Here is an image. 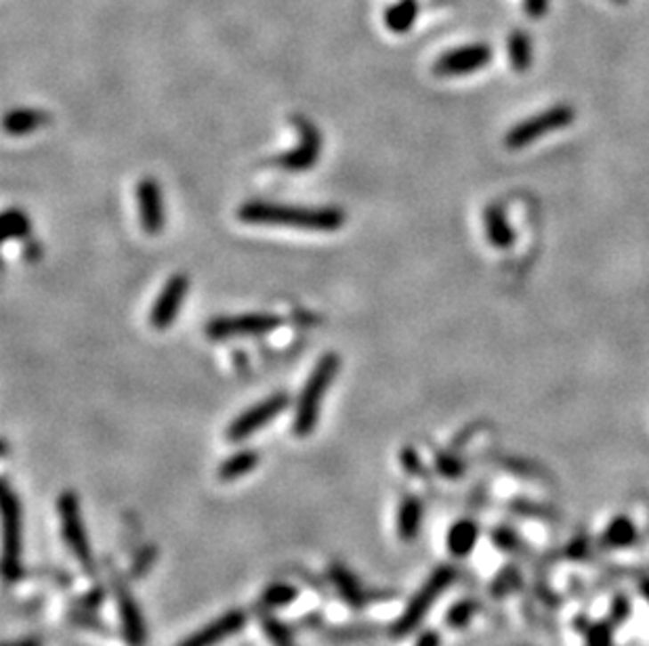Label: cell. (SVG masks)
<instances>
[{
	"label": "cell",
	"instance_id": "obj_11",
	"mask_svg": "<svg viewBox=\"0 0 649 646\" xmlns=\"http://www.w3.org/2000/svg\"><path fill=\"white\" fill-rule=\"evenodd\" d=\"M187 290H190V278L185 273H174L166 279L162 292L158 294L154 307L150 311V323L156 330H168L177 319L181 304H183Z\"/></svg>",
	"mask_w": 649,
	"mask_h": 646
},
{
	"label": "cell",
	"instance_id": "obj_40",
	"mask_svg": "<svg viewBox=\"0 0 649 646\" xmlns=\"http://www.w3.org/2000/svg\"><path fill=\"white\" fill-rule=\"evenodd\" d=\"M4 646H43V640L37 638V636H30V638L13 640V642H7Z\"/></svg>",
	"mask_w": 649,
	"mask_h": 646
},
{
	"label": "cell",
	"instance_id": "obj_31",
	"mask_svg": "<svg viewBox=\"0 0 649 646\" xmlns=\"http://www.w3.org/2000/svg\"><path fill=\"white\" fill-rule=\"evenodd\" d=\"M613 626L610 619L599 621V624H590L584 632L587 636V646H612L613 644Z\"/></svg>",
	"mask_w": 649,
	"mask_h": 646
},
{
	"label": "cell",
	"instance_id": "obj_29",
	"mask_svg": "<svg viewBox=\"0 0 649 646\" xmlns=\"http://www.w3.org/2000/svg\"><path fill=\"white\" fill-rule=\"evenodd\" d=\"M492 542L496 548L502 552H508V554H522V552H525L523 539L519 537V533L511 527H505V525L496 527L492 531Z\"/></svg>",
	"mask_w": 649,
	"mask_h": 646
},
{
	"label": "cell",
	"instance_id": "obj_27",
	"mask_svg": "<svg viewBox=\"0 0 649 646\" xmlns=\"http://www.w3.org/2000/svg\"><path fill=\"white\" fill-rule=\"evenodd\" d=\"M482 604H479L475 598H465V601H458L452 609L446 613V626L450 630H463L473 621V617L479 613Z\"/></svg>",
	"mask_w": 649,
	"mask_h": 646
},
{
	"label": "cell",
	"instance_id": "obj_8",
	"mask_svg": "<svg viewBox=\"0 0 649 646\" xmlns=\"http://www.w3.org/2000/svg\"><path fill=\"white\" fill-rule=\"evenodd\" d=\"M290 405V395L288 392H273L267 399H263L253 408H248L247 411L238 416L236 420L227 426L225 437L231 443H239V440L248 439L250 434L259 432L263 426H267L269 422L276 420L282 411Z\"/></svg>",
	"mask_w": 649,
	"mask_h": 646
},
{
	"label": "cell",
	"instance_id": "obj_1",
	"mask_svg": "<svg viewBox=\"0 0 649 646\" xmlns=\"http://www.w3.org/2000/svg\"><path fill=\"white\" fill-rule=\"evenodd\" d=\"M238 219L247 225H269L305 229V231L330 233L345 225V213L341 208H303L278 202H244L238 208Z\"/></svg>",
	"mask_w": 649,
	"mask_h": 646
},
{
	"label": "cell",
	"instance_id": "obj_6",
	"mask_svg": "<svg viewBox=\"0 0 649 646\" xmlns=\"http://www.w3.org/2000/svg\"><path fill=\"white\" fill-rule=\"evenodd\" d=\"M57 513H60L61 533L68 548L78 558L80 565L89 573H93V550L89 544V536H86L83 516H80L78 496L74 491H63L60 499H57Z\"/></svg>",
	"mask_w": 649,
	"mask_h": 646
},
{
	"label": "cell",
	"instance_id": "obj_10",
	"mask_svg": "<svg viewBox=\"0 0 649 646\" xmlns=\"http://www.w3.org/2000/svg\"><path fill=\"white\" fill-rule=\"evenodd\" d=\"M292 125L299 131V143H296V147H292L290 151L280 154L273 160V164H278L284 170H290V173H305V170L312 168L320 160L321 133L305 116H295Z\"/></svg>",
	"mask_w": 649,
	"mask_h": 646
},
{
	"label": "cell",
	"instance_id": "obj_30",
	"mask_svg": "<svg viewBox=\"0 0 649 646\" xmlns=\"http://www.w3.org/2000/svg\"><path fill=\"white\" fill-rule=\"evenodd\" d=\"M435 468L442 477L446 479H460L465 477V462L460 460L458 456L452 454V451H437L435 454Z\"/></svg>",
	"mask_w": 649,
	"mask_h": 646
},
{
	"label": "cell",
	"instance_id": "obj_24",
	"mask_svg": "<svg viewBox=\"0 0 649 646\" xmlns=\"http://www.w3.org/2000/svg\"><path fill=\"white\" fill-rule=\"evenodd\" d=\"M522 584H523V575L519 571V567L507 565L502 567L499 575L492 579L490 594H492V598H496V601H500V598H507L508 594H513V592L522 590Z\"/></svg>",
	"mask_w": 649,
	"mask_h": 646
},
{
	"label": "cell",
	"instance_id": "obj_20",
	"mask_svg": "<svg viewBox=\"0 0 649 646\" xmlns=\"http://www.w3.org/2000/svg\"><path fill=\"white\" fill-rule=\"evenodd\" d=\"M423 502L417 496H406L397 510V533L403 542H414L423 527Z\"/></svg>",
	"mask_w": 649,
	"mask_h": 646
},
{
	"label": "cell",
	"instance_id": "obj_21",
	"mask_svg": "<svg viewBox=\"0 0 649 646\" xmlns=\"http://www.w3.org/2000/svg\"><path fill=\"white\" fill-rule=\"evenodd\" d=\"M507 52L508 63H511L513 72L525 74L531 68L534 61V46H531V38L525 29H513L507 38Z\"/></svg>",
	"mask_w": 649,
	"mask_h": 646
},
{
	"label": "cell",
	"instance_id": "obj_23",
	"mask_svg": "<svg viewBox=\"0 0 649 646\" xmlns=\"http://www.w3.org/2000/svg\"><path fill=\"white\" fill-rule=\"evenodd\" d=\"M418 17V3L417 0H397L389 9H385L383 21L393 34L410 32Z\"/></svg>",
	"mask_w": 649,
	"mask_h": 646
},
{
	"label": "cell",
	"instance_id": "obj_38",
	"mask_svg": "<svg viewBox=\"0 0 649 646\" xmlns=\"http://www.w3.org/2000/svg\"><path fill=\"white\" fill-rule=\"evenodd\" d=\"M43 256V246H40L37 239H28L26 246H23V261L37 262Z\"/></svg>",
	"mask_w": 649,
	"mask_h": 646
},
{
	"label": "cell",
	"instance_id": "obj_13",
	"mask_svg": "<svg viewBox=\"0 0 649 646\" xmlns=\"http://www.w3.org/2000/svg\"><path fill=\"white\" fill-rule=\"evenodd\" d=\"M137 202H139V219L145 233L156 235L165 229V206H162L160 183L151 176L139 181L137 185Z\"/></svg>",
	"mask_w": 649,
	"mask_h": 646
},
{
	"label": "cell",
	"instance_id": "obj_35",
	"mask_svg": "<svg viewBox=\"0 0 649 646\" xmlns=\"http://www.w3.org/2000/svg\"><path fill=\"white\" fill-rule=\"evenodd\" d=\"M565 558H570V561H588V558H590L588 539L587 537L574 539V542L567 545Z\"/></svg>",
	"mask_w": 649,
	"mask_h": 646
},
{
	"label": "cell",
	"instance_id": "obj_7",
	"mask_svg": "<svg viewBox=\"0 0 649 646\" xmlns=\"http://www.w3.org/2000/svg\"><path fill=\"white\" fill-rule=\"evenodd\" d=\"M282 326V317L272 313H242L213 317L204 327L210 340H230L238 336H263Z\"/></svg>",
	"mask_w": 649,
	"mask_h": 646
},
{
	"label": "cell",
	"instance_id": "obj_33",
	"mask_svg": "<svg viewBox=\"0 0 649 646\" xmlns=\"http://www.w3.org/2000/svg\"><path fill=\"white\" fill-rule=\"evenodd\" d=\"M630 610H633V607H630L629 596L627 594H618L612 601L610 621L613 626H624V624H627L629 617H630Z\"/></svg>",
	"mask_w": 649,
	"mask_h": 646
},
{
	"label": "cell",
	"instance_id": "obj_19",
	"mask_svg": "<svg viewBox=\"0 0 649 646\" xmlns=\"http://www.w3.org/2000/svg\"><path fill=\"white\" fill-rule=\"evenodd\" d=\"M479 539V527L473 519H460L448 531V552L456 558L469 556L475 550Z\"/></svg>",
	"mask_w": 649,
	"mask_h": 646
},
{
	"label": "cell",
	"instance_id": "obj_41",
	"mask_svg": "<svg viewBox=\"0 0 649 646\" xmlns=\"http://www.w3.org/2000/svg\"><path fill=\"white\" fill-rule=\"evenodd\" d=\"M641 594L645 596V601L649 602V577L641 579Z\"/></svg>",
	"mask_w": 649,
	"mask_h": 646
},
{
	"label": "cell",
	"instance_id": "obj_32",
	"mask_svg": "<svg viewBox=\"0 0 649 646\" xmlns=\"http://www.w3.org/2000/svg\"><path fill=\"white\" fill-rule=\"evenodd\" d=\"M263 630H265L272 646H296L295 640L290 636V632L280 624L276 617H265V619H263Z\"/></svg>",
	"mask_w": 649,
	"mask_h": 646
},
{
	"label": "cell",
	"instance_id": "obj_12",
	"mask_svg": "<svg viewBox=\"0 0 649 646\" xmlns=\"http://www.w3.org/2000/svg\"><path fill=\"white\" fill-rule=\"evenodd\" d=\"M247 619H248L247 610L231 609L210 621L208 626L200 627V630L191 634V636L181 640L179 646H216L242 630V627L247 626Z\"/></svg>",
	"mask_w": 649,
	"mask_h": 646
},
{
	"label": "cell",
	"instance_id": "obj_39",
	"mask_svg": "<svg viewBox=\"0 0 649 646\" xmlns=\"http://www.w3.org/2000/svg\"><path fill=\"white\" fill-rule=\"evenodd\" d=\"M414 646H442V636L435 630H426L420 634V638Z\"/></svg>",
	"mask_w": 649,
	"mask_h": 646
},
{
	"label": "cell",
	"instance_id": "obj_2",
	"mask_svg": "<svg viewBox=\"0 0 649 646\" xmlns=\"http://www.w3.org/2000/svg\"><path fill=\"white\" fill-rule=\"evenodd\" d=\"M338 369H341V357L338 352L329 351L321 355L318 363H315L312 374L303 386L299 401L295 408V420H292V432L296 437H307L313 432L315 424H318L321 401H324L326 392H329L332 380L337 378Z\"/></svg>",
	"mask_w": 649,
	"mask_h": 646
},
{
	"label": "cell",
	"instance_id": "obj_9",
	"mask_svg": "<svg viewBox=\"0 0 649 646\" xmlns=\"http://www.w3.org/2000/svg\"><path fill=\"white\" fill-rule=\"evenodd\" d=\"M494 59V49L485 43H473L450 49L437 57L433 63V74L440 78H458V76L475 74Z\"/></svg>",
	"mask_w": 649,
	"mask_h": 646
},
{
	"label": "cell",
	"instance_id": "obj_15",
	"mask_svg": "<svg viewBox=\"0 0 649 646\" xmlns=\"http://www.w3.org/2000/svg\"><path fill=\"white\" fill-rule=\"evenodd\" d=\"M483 231L485 239H488L490 246H494L496 250H508L513 244H515V229L508 222L507 210L502 208V204L494 202L483 208Z\"/></svg>",
	"mask_w": 649,
	"mask_h": 646
},
{
	"label": "cell",
	"instance_id": "obj_26",
	"mask_svg": "<svg viewBox=\"0 0 649 646\" xmlns=\"http://www.w3.org/2000/svg\"><path fill=\"white\" fill-rule=\"evenodd\" d=\"M299 596V590L290 584H273L265 587L259 598V607L263 609H278V607H288L290 602L296 601Z\"/></svg>",
	"mask_w": 649,
	"mask_h": 646
},
{
	"label": "cell",
	"instance_id": "obj_4",
	"mask_svg": "<svg viewBox=\"0 0 649 646\" xmlns=\"http://www.w3.org/2000/svg\"><path fill=\"white\" fill-rule=\"evenodd\" d=\"M576 120V109L567 103H557L553 108H548L540 114L530 116L528 120L519 122L505 134V147L511 151L523 149L542 137H547L548 133L564 131L570 125H574Z\"/></svg>",
	"mask_w": 649,
	"mask_h": 646
},
{
	"label": "cell",
	"instance_id": "obj_16",
	"mask_svg": "<svg viewBox=\"0 0 649 646\" xmlns=\"http://www.w3.org/2000/svg\"><path fill=\"white\" fill-rule=\"evenodd\" d=\"M637 539H639V531H637L633 519H629L627 514H620L607 522L604 533L599 536V545L604 550H622L630 548Z\"/></svg>",
	"mask_w": 649,
	"mask_h": 646
},
{
	"label": "cell",
	"instance_id": "obj_18",
	"mask_svg": "<svg viewBox=\"0 0 649 646\" xmlns=\"http://www.w3.org/2000/svg\"><path fill=\"white\" fill-rule=\"evenodd\" d=\"M329 573H330L332 584H335V587H337L338 596H341L351 609H355V610L364 609L366 594H364V590H361L360 581L355 579V575L351 573L347 567L341 565V562H332Z\"/></svg>",
	"mask_w": 649,
	"mask_h": 646
},
{
	"label": "cell",
	"instance_id": "obj_36",
	"mask_svg": "<svg viewBox=\"0 0 649 646\" xmlns=\"http://www.w3.org/2000/svg\"><path fill=\"white\" fill-rule=\"evenodd\" d=\"M551 0H523V11L530 20H542L547 15Z\"/></svg>",
	"mask_w": 649,
	"mask_h": 646
},
{
	"label": "cell",
	"instance_id": "obj_22",
	"mask_svg": "<svg viewBox=\"0 0 649 646\" xmlns=\"http://www.w3.org/2000/svg\"><path fill=\"white\" fill-rule=\"evenodd\" d=\"M259 462L261 456L256 449H239L230 457H225L216 474H219V479L225 480V483H231V480H238L253 472V470L259 466Z\"/></svg>",
	"mask_w": 649,
	"mask_h": 646
},
{
	"label": "cell",
	"instance_id": "obj_5",
	"mask_svg": "<svg viewBox=\"0 0 649 646\" xmlns=\"http://www.w3.org/2000/svg\"><path fill=\"white\" fill-rule=\"evenodd\" d=\"M3 571L4 579L17 581L21 577V506L20 499L11 489V485L3 483Z\"/></svg>",
	"mask_w": 649,
	"mask_h": 646
},
{
	"label": "cell",
	"instance_id": "obj_14",
	"mask_svg": "<svg viewBox=\"0 0 649 646\" xmlns=\"http://www.w3.org/2000/svg\"><path fill=\"white\" fill-rule=\"evenodd\" d=\"M116 602H118L122 632H125L126 642L131 646H143L145 636H148L143 613L134 596L126 590V585H116Z\"/></svg>",
	"mask_w": 649,
	"mask_h": 646
},
{
	"label": "cell",
	"instance_id": "obj_34",
	"mask_svg": "<svg viewBox=\"0 0 649 646\" xmlns=\"http://www.w3.org/2000/svg\"><path fill=\"white\" fill-rule=\"evenodd\" d=\"M400 462L402 466L412 474V477H423L425 474V464L420 460V456L417 454L414 448H403L400 451Z\"/></svg>",
	"mask_w": 649,
	"mask_h": 646
},
{
	"label": "cell",
	"instance_id": "obj_37",
	"mask_svg": "<svg viewBox=\"0 0 649 646\" xmlns=\"http://www.w3.org/2000/svg\"><path fill=\"white\" fill-rule=\"evenodd\" d=\"M536 596H538V601L545 602L547 607H551V609H559V604H561V596H559V594H555V592H553L551 587H548V585H545V584H538V585H536Z\"/></svg>",
	"mask_w": 649,
	"mask_h": 646
},
{
	"label": "cell",
	"instance_id": "obj_25",
	"mask_svg": "<svg viewBox=\"0 0 649 646\" xmlns=\"http://www.w3.org/2000/svg\"><path fill=\"white\" fill-rule=\"evenodd\" d=\"M32 233V222L20 208H9L3 214V238L7 239H28Z\"/></svg>",
	"mask_w": 649,
	"mask_h": 646
},
{
	"label": "cell",
	"instance_id": "obj_28",
	"mask_svg": "<svg viewBox=\"0 0 649 646\" xmlns=\"http://www.w3.org/2000/svg\"><path fill=\"white\" fill-rule=\"evenodd\" d=\"M508 510L519 516H528V519H542V521H557L559 513L547 504H536L530 499H513L508 504Z\"/></svg>",
	"mask_w": 649,
	"mask_h": 646
},
{
	"label": "cell",
	"instance_id": "obj_3",
	"mask_svg": "<svg viewBox=\"0 0 649 646\" xmlns=\"http://www.w3.org/2000/svg\"><path fill=\"white\" fill-rule=\"evenodd\" d=\"M456 579V569L450 565H440L429 575V579L420 585V590L410 598L408 607L400 615V619L395 621L393 627H391V636L403 638L408 634H412L417 627L423 624V619L429 613L433 602L440 601L443 592L448 590L450 584Z\"/></svg>",
	"mask_w": 649,
	"mask_h": 646
},
{
	"label": "cell",
	"instance_id": "obj_17",
	"mask_svg": "<svg viewBox=\"0 0 649 646\" xmlns=\"http://www.w3.org/2000/svg\"><path fill=\"white\" fill-rule=\"evenodd\" d=\"M51 122V116L43 109H32V108H20L11 109L7 116H4V133L11 134V137H23V134H30L38 128L46 126Z\"/></svg>",
	"mask_w": 649,
	"mask_h": 646
}]
</instances>
